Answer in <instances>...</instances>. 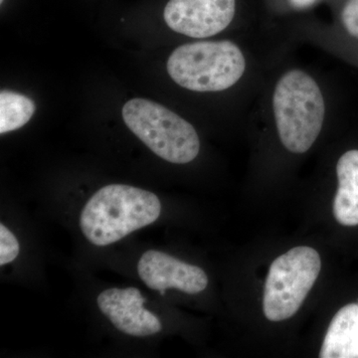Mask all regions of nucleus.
Returning <instances> with one entry per match:
<instances>
[{
    "label": "nucleus",
    "mask_w": 358,
    "mask_h": 358,
    "mask_svg": "<svg viewBox=\"0 0 358 358\" xmlns=\"http://www.w3.org/2000/svg\"><path fill=\"white\" fill-rule=\"evenodd\" d=\"M162 203L155 193L124 185L103 186L88 200L80 227L90 243L114 244L159 219Z\"/></svg>",
    "instance_id": "obj_1"
},
{
    "label": "nucleus",
    "mask_w": 358,
    "mask_h": 358,
    "mask_svg": "<svg viewBox=\"0 0 358 358\" xmlns=\"http://www.w3.org/2000/svg\"><path fill=\"white\" fill-rule=\"evenodd\" d=\"M273 109L282 145L293 154L308 152L320 136L326 110L317 82L301 70L282 75L275 86Z\"/></svg>",
    "instance_id": "obj_2"
},
{
    "label": "nucleus",
    "mask_w": 358,
    "mask_h": 358,
    "mask_svg": "<svg viewBox=\"0 0 358 358\" xmlns=\"http://www.w3.org/2000/svg\"><path fill=\"white\" fill-rule=\"evenodd\" d=\"M243 53L231 41L181 45L167 61L171 79L190 91L219 92L234 86L243 76Z\"/></svg>",
    "instance_id": "obj_3"
},
{
    "label": "nucleus",
    "mask_w": 358,
    "mask_h": 358,
    "mask_svg": "<svg viewBox=\"0 0 358 358\" xmlns=\"http://www.w3.org/2000/svg\"><path fill=\"white\" fill-rule=\"evenodd\" d=\"M124 124L152 152L171 164H185L199 154V134L176 113L145 99H133L122 108Z\"/></svg>",
    "instance_id": "obj_4"
},
{
    "label": "nucleus",
    "mask_w": 358,
    "mask_h": 358,
    "mask_svg": "<svg viewBox=\"0 0 358 358\" xmlns=\"http://www.w3.org/2000/svg\"><path fill=\"white\" fill-rule=\"evenodd\" d=\"M322 260L317 250L301 246L278 257L271 265L263 310L271 322H282L296 315L319 277Z\"/></svg>",
    "instance_id": "obj_5"
},
{
    "label": "nucleus",
    "mask_w": 358,
    "mask_h": 358,
    "mask_svg": "<svg viewBox=\"0 0 358 358\" xmlns=\"http://www.w3.org/2000/svg\"><path fill=\"white\" fill-rule=\"evenodd\" d=\"M235 9V0H169L164 17L173 31L192 38H206L230 25Z\"/></svg>",
    "instance_id": "obj_6"
},
{
    "label": "nucleus",
    "mask_w": 358,
    "mask_h": 358,
    "mask_svg": "<svg viewBox=\"0 0 358 358\" xmlns=\"http://www.w3.org/2000/svg\"><path fill=\"white\" fill-rule=\"evenodd\" d=\"M138 273L141 281L155 291L176 289L196 294L204 291L208 285V277L201 268L155 250H148L143 254L138 261Z\"/></svg>",
    "instance_id": "obj_7"
},
{
    "label": "nucleus",
    "mask_w": 358,
    "mask_h": 358,
    "mask_svg": "<svg viewBox=\"0 0 358 358\" xmlns=\"http://www.w3.org/2000/svg\"><path fill=\"white\" fill-rule=\"evenodd\" d=\"M101 312L115 329L133 336H148L162 331L159 317L145 308V299L136 288L106 289L96 299Z\"/></svg>",
    "instance_id": "obj_8"
},
{
    "label": "nucleus",
    "mask_w": 358,
    "mask_h": 358,
    "mask_svg": "<svg viewBox=\"0 0 358 358\" xmlns=\"http://www.w3.org/2000/svg\"><path fill=\"white\" fill-rule=\"evenodd\" d=\"M320 358H358V303L336 313L327 329Z\"/></svg>",
    "instance_id": "obj_9"
},
{
    "label": "nucleus",
    "mask_w": 358,
    "mask_h": 358,
    "mask_svg": "<svg viewBox=\"0 0 358 358\" xmlns=\"http://www.w3.org/2000/svg\"><path fill=\"white\" fill-rule=\"evenodd\" d=\"M338 187L334 200V215L341 225H358V150L341 155L336 166Z\"/></svg>",
    "instance_id": "obj_10"
},
{
    "label": "nucleus",
    "mask_w": 358,
    "mask_h": 358,
    "mask_svg": "<svg viewBox=\"0 0 358 358\" xmlns=\"http://www.w3.org/2000/svg\"><path fill=\"white\" fill-rule=\"evenodd\" d=\"M36 105L31 99L11 91L0 93V134L22 128L31 119Z\"/></svg>",
    "instance_id": "obj_11"
},
{
    "label": "nucleus",
    "mask_w": 358,
    "mask_h": 358,
    "mask_svg": "<svg viewBox=\"0 0 358 358\" xmlns=\"http://www.w3.org/2000/svg\"><path fill=\"white\" fill-rule=\"evenodd\" d=\"M20 247L13 232L0 224V265L11 263L17 258Z\"/></svg>",
    "instance_id": "obj_12"
},
{
    "label": "nucleus",
    "mask_w": 358,
    "mask_h": 358,
    "mask_svg": "<svg viewBox=\"0 0 358 358\" xmlns=\"http://www.w3.org/2000/svg\"><path fill=\"white\" fill-rule=\"evenodd\" d=\"M346 31L358 39V0H348L341 13Z\"/></svg>",
    "instance_id": "obj_13"
},
{
    "label": "nucleus",
    "mask_w": 358,
    "mask_h": 358,
    "mask_svg": "<svg viewBox=\"0 0 358 358\" xmlns=\"http://www.w3.org/2000/svg\"><path fill=\"white\" fill-rule=\"evenodd\" d=\"M317 0H289L292 6L296 9H305L308 7L312 6L313 4L315 3Z\"/></svg>",
    "instance_id": "obj_14"
},
{
    "label": "nucleus",
    "mask_w": 358,
    "mask_h": 358,
    "mask_svg": "<svg viewBox=\"0 0 358 358\" xmlns=\"http://www.w3.org/2000/svg\"><path fill=\"white\" fill-rule=\"evenodd\" d=\"M4 0H0V3H3Z\"/></svg>",
    "instance_id": "obj_15"
}]
</instances>
